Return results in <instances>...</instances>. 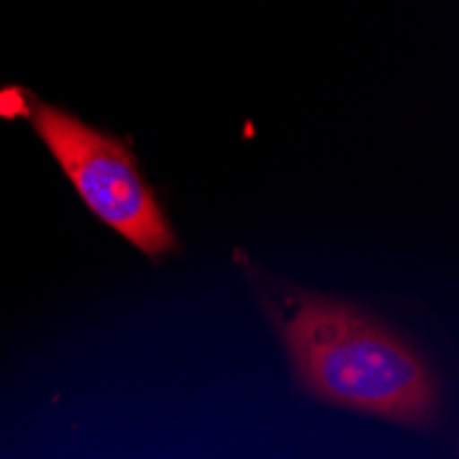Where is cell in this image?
<instances>
[{"instance_id":"2","label":"cell","mask_w":459,"mask_h":459,"mask_svg":"<svg viewBox=\"0 0 459 459\" xmlns=\"http://www.w3.org/2000/svg\"><path fill=\"white\" fill-rule=\"evenodd\" d=\"M4 94L20 105V113L30 121L94 218L135 245L152 262L179 254L182 245L174 226L127 143L28 91L17 89Z\"/></svg>"},{"instance_id":"1","label":"cell","mask_w":459,"mask_h":459,"mask_svg":"<svg viewBox=\"0 0 459 459\" xmlns=\"http://www.w3.org/2000/svg\"><path fill=\"white\" fill-rule=\"evenodd\" d=\"M239 262L308 394L415 429L437 421L435 371L402 333L360 306L283 283L242 256Z\"/></svg>"}]
</instances>
